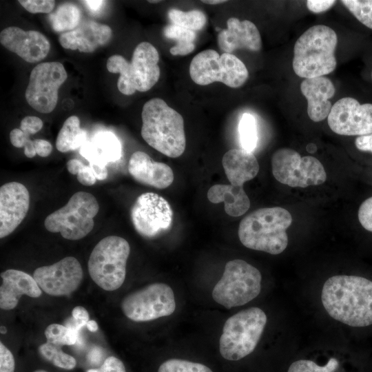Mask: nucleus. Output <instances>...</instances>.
Here are the masks:
<instances>
[{"instance_id": "1", "label": "nucleus", "mask_w": 372, "mask_h": 372, "mask_svg": "<svg viewBox=\"0 0 372 372\" xmlns=\"http://www.w3.org/2000/svg\"><path fill=\"white\" fill-rule=\"evenodd\" d=\"M322 304L333 319L353 327L372 324V280L354 275L329 278L321 291Z\"/></svg>"}, {"instance_id": "2", "label": "nucleus", "mask_w": 372, "mask_h": 372, "mask_svg": "<svg viewBox=\"0 0 372 372\" xmlns=\"http://www.w3.org/2000/svg\"><path fill=\"white\" fill-rule=\"evenodd\" d=\"M141 136L152 147L171 158L181 156L186 147L184 120L180 113L160 98L143 105Z\"/></svg>"}, {"instance_id": "3", "label": "nucleus", "mask_w": 372, "mask_h": 372, "mask_svg": "<svg viewBox=\"0 0 372 372\" xmlns=\"http://www.w3.org/2000/svg\"><path fill=\"white\" fill-rule=\"evenodd\" d=\"M291 223V214L282 207L258 209L240 221L238 237L249 249L277 255L287 247L286 230Z\"/></svg>"}, {"instance_id": "4", "label": "nucleus", "mask_w": 372, "mask_h": 372, "mask_svg": "<svg viewBox=\"0 0 372 372\" xmlns=\"http://www.w3.org/2000/svg\"><path fill=\"white\" fill-rule=\"evenodd\" d=\"M337 43L335 32L327 25H316L307 29L294 45L292 66L296 74L311 79L332 72L337 64Z\"/></svg>"}, {"instance_id": "5", "label": "nucleus", "mask_w": 372, "mask_h": 372, "mask_svg": "<svg viewBox=\"0 0 372 372\" xmlns=\"http://www.w3.org/2000/svg\"><path fill=\"white\" fill-rule=\"evenodd\" d=\"M159 54L150 43L138 44L133 52L131 62L123 56L114 54L107 61L106 67L112 73H118L117 87L120 92L132 95L136 91L147 92L158 81Z\"/></svg>"}, {"instance_id": "6", "label": "nucleus", "mask_w": 372, "mask_h": 372, "mask_svg": "<svg viewBox=\"0 0 372 372\" xmlns=\"http://www.w3.org/2000/svg\"><path fill=\"white\" fill-rule=\"evenodd\" d=\"M267 322L266 313L258 307L243 309L224 324L219 350L227 360H239L256 349Z\"/></svg>"}, {"instance_id": "7", "label": "nucleus", "mask_w": 372, "mask_h": 372, "mask_svg": "<svg viewBox=\"0 0 372 372\" xmlns=\"http://www.w3.org/2000/svg\"><path fill=\"white\" fill-rule=\"evenodd\" d=\"M130 253V245L123 238L117 236L105 237L90 254L87 264L90 277L104 290H116L125 279Z\"/></svg>"}, {"instance_id": "8", "label": "nucleus", "mask_w": 372, "mask_h": 372, "mask_svg": "<svg viewBox=\"0 0 372 372\" xmlns=\"http://www.w3.org/2000/svg\"><path fill=\"white\" fill-rule=\"evenodd\" d=\"M260 271L240 259L227 262L221 278L214 286L212 298L230 309L242 306L256 298L261 291Z\"/></svg>"}, {"instance_id": "9", "label": "nucleus", "mask_w": 372, "mask_h": 372, "mask_svg": "<svg viewBox=\"0 0 372 372\" xmlns=\"http://www.w3.org/2000/svg\"><path fill=\"white\" fill-rule=\"evenodd\" d=\"M99 210V205L94 195L79 191L71 196L65 206L48 215L44 225L48 231L59 232L65 239L80 240L92 230L94 218Z\"/></svg>"}, {"instance_id": "10", "label": "nucleus", "mask_w": 372, "mask_h": 372, "mask_svg": "<svg viewBox=\"0 0 372 372\" xmlns=\"http://www.w3.org/2000/svg\"><path fill=\"white\" fill-rule=\"evenodd\" d=\"M189 75L199 85L221 82L229 87L238 88L246 82L249 72L242 61L233 54L223 52L220 55L216 50L209 49L193 58Z\"/></svg>"}, {"instance_id": "11", "label": "nucleus", "mask_w": 372, "mask_h": 372, "mask_svg": "<svg viewBox=\"0 0 372 372\" xmlns=\"http://www.w3.org/2000/svg\"><path fill=\"white\" fill-rule=\"evenodd\" d=\"M272 173L280 183L292 187H307L325 182L327 174L315 157L305 156L289 148L276 151L271 158Z\"/></svg>"}, {"instance_id": "12", "label": "nucleus", "mask_w": 372, "mask_h": 372, "mask_svg": "<svg viewBox=\"0 0 372 372\" xmlns=\"http://www.w3.org/2000/svg\"><path fill=\"white\" fill-rule=\"evenodd\" d=\"M124 315L135 322H146L172 314L174 294L167 284L156 282L134 291L121 302Z\"/></svg>"}, {"instance_id": "13", "label": "nucleus", "mask_w": 372, "mask_h": 372, "mask_svg": "<svg viewBox=\"0 0 372 372\" xmlns=\"http://www.w3.org/2000/svg\"><path fill=\"white\" fill-rule=\"evenodd\" d=\"M67 77V72L59 62H44L37 65L30 73L25 90L26 101L39 112H52L57 104L59 89Z\"/></svg>"}, {"instance_id": "14", "label": "nucleus", "mask_w": 372, "mask_h": 372, "mask_svg": "<svg viewBox=\"0 0 372 372\" xmlns=\"http://www.w3.org/2000/svg\"><path fill=\"white\" fill-rule=\"evenodd\" d=\"M130 217L135 230L141 236L152 238L169 229L173 211L163 197L153 192H145L132 205Z\"/></svg>"}, {"instance_id": "15", "label": "nucleus", "mask_w": 372, "mask_h": 372, "mask_svg": "<svg viewBox=\"0 0 372 372\" xmlns=\"http://www.w3.org/2000/svg\"><path fill=\"white\" fill-rule=\"evenodd\" d=\"M328 124L333 132L340 135L372 134V103L361 105L353 98H342L332 106Z\"/></svg>"}, {"instance_id": "16", "label": "nucleus", "mask_w": 372, "mask_h": 372, "mask_svg": "<svg viewBox=\"0 0 372 372\" xmlns=\"http://www.w3.org/2000/svg\"><path fill=\"white\" fill-rule=\"evenodd\" d=\"M83 277L81 265L72 256L39 267L33 273V278L41 289L53 296L70 294L79 287Z\"/></svg>"}, {"instance_id": "17", "label": "nucleus", "mask_w": 372, "mask_h": 372, "mask_svg": "<svg viewBox=\"0 0 372 372\" xmlns=\"http://www.w3.org/2000/svg\"><path fill=\"white\" fill-rule=\"evenodd\" d=\"M30 207V194L18 182L7 183L0 187V238L11 233L21 223Z\"/></svg>"}, {"instance_id": "18", "label": "nucleus", "mask_w": 372, "mask_h": 372, "mask_svg": "<svg viewBox=\"0 0 372 372\" xmlns=\"http://www.w3.org/2000/svg\"><path fill=\"white\" fill-rule=\"evenodd\" d=\"M0 43L7 50L28 63H37L47 56L50 43L46 37L36 30H24L10 26L0 33Z\"/></svg>"}, {"instance_id": "19", "label": "nucleus", "mask_w": 372, "mask_h": 372, "mask_svg": "<svg viewBox=\"0 0 372 372\" xmlns=\"http://www.w3.org/2000/svg\"><path fill=\"white\" fill-rule=\"evenodd\" d=\"M112 36V29L107 25L85 20L73 30L61 34L59 41L65 49L90 53L107 43Z\"/></svg>"}, {"instance_id": "20", "label": "nucleus", "mask_w": 372, "mask_h": 372, "mask_svg": "<svg viewBox=\"0 0 372 372\" xmlns=\"http://www.w3.org/2000/svg\"><path fill=\"white\" fill-rule=\"evenodd\" d=\"M227 29L218 34V44L223 52L231 53L238 49L251 51L261 49L260 34L254 23L231 17L227 20Z\"/></svg>"}, {"instance_id": "21", "label": "nucleus", "mask_w": 372, "mask_h": 372, "mask_svg": "<svg viewBox=\"0 0 372 372\" xmlns=\"http://www.w3.org/2000/svg\"><path fill=\"white\" fill-rule=\"evenodd\" d=\"M128 172L137 182L157 189L168 187L174 180V172L165 163L156 162L144 152H134L129 161Z\"/></svg>"}, {"instance_id": "22", "label": "nucleus", "mask_w": 372, "mask_h": 372, "mask_svg": "<svg viewBox=\"0 0 372 372\" xmlns=\"http://www.w3.org/2000/svg\"><path fill=\"white\" fill-rule=\"evenodd\" d=\"M0 307L10 310L15 308L23 295L38 298L41 289L36 280L28 273L17 269H8L1 273Z\"/></svg>"}, {"instance_id": "23", "label": "nucleus", "mask_w": 372, "mask_h": 372, "mask_svg": "<svg viewBox=\"0 0 372 372\" xmlns=\"http://www.w3.org/2000/svg\"><path fill=\"white\" fill-rule=\"evenodd\" d=\"M302 94L307 100V113L315 121H322L328 117L331 107L329 101L335 92L331 81L324 76L305 79L300 84Z\"/></svg>"}, {"instance_id": "24", "label": "nucleus", "mask_w": 372, "mask_h": 372, "mask_svg": "<svg viewBox=\"0 0 372 372\" xmlns=\"http://www.w3.org/2000/svg\"><path fill=\"white\" fill-rule=\"evenodd\" d=\"M222 164L230 184L243 187L259 172V165L252 152L243 149H231L223 156Z\"/></svg>"}, {"instance_id": "25", "label": "nucleus", "mask_w": 372, "mask_h": 372, "mask_svg": "<svg viewBox=\"0 0 372 372\" xmlns=\"http://www.w3.org/2000/svg\"><path fill=\"white\" fill-rule=\"evenodd\" d=\"M207 196L212 203H224L225 212L233 217L243 215L250 207V200L243 187L214 185L209 189Z\"/></svg>"}, {"instance_id": "26", "label": "nucleus", "mask_w": 372, "mask_h": 372, "mask_svg": "<svg viewBox=\"0 0 372 372\" xmlns=\"http://www.w3.org/2000/svg\"><path fill=\"white\" fill-rule=\"evenodd\" d=\"M87 155L96 157L94 163L104 164L105 161L117 160L121 156V147L118 138L111 132L97 134L84 149Z\"/></svg>"}, {"instance_id": "27", "label": "nucleus", "mask_w": 372, "mask_h": 372, "mask_svg": "<svg viewBox=\"0 0 372 372\" xmlns=\"http://www.w3.org/2000/svg\"><path fill=\"white\" fill-rule=\"evenodd\" d=\"M85 132L81 128L76 116L68 117L63 123L56 141V147L61 152L77 149L85 139Z\"/></svg>"}, {"instance_id": "28", "label": "nucleus", "mask_w": 372, "mask_h": 372, "mask_svg": "<svg viewBox=\"0 0 372 372\" xmlns=\"http://www.w3.org/2000/svg\"><path fill=\"white\" fill-rule=\"evenodd\" d=\"M81 19V10L72 3L59 5L56 10L49 15L52 28L57 32L73 30L80 24Z\"/></svg>"}, {"instance_id": "29", "label": "nucleus", "mask_w": 372, "mask_h": 372, "mask_svg": "<svg viewBox=\"0 0 372 372\" xmlns=\"http://www.w3.org/2000/svg\"><path fill=\"white\" fill-rule=\"evenodd\" d=\"M163 34L166 38L174 39L176 41V44L169 50L172 55L185 56L190 54L195 49L194 41L196 34L194 31L169 24L164 28Z\"/></svg>"}, {"instance_id": "30", "label": "nucleus", "mask_w": 372, "mask_h": 372, "mask_svg": "<svg viewBox=\"0 0 372 372\" xmlns=\"http://www.w3.org/2000/svg\"><path fill=\"white\" fill-rule=\"evenodd\" d=\"M167 16L172 24L194 32L202 30L207 23L205 14L199 10L183 12L172 8L169 10Z\"/></svg>"}, {"instance_id": "31", "label": "nucleus", "mask_w": 372, "mask_h": 372, "mask_svg": "<svg viewBox=\"0 0 372 372\" xmlns=\"http://www.w3.org/2000/svg\"><path fill=\"white\" fill-rule=\"evenodd\" d=\"M39 351L44 359L57 367L71 370L76 365L73 356L64 353L61 347L50 342H47L40 345Z\"/></svg>"}, {"instance_id": "32", "label": "nucleus", "mask_w": 372, "mask_h": 372, "mask_svg": "<svg viewBox=\"0 0 372 372\" xmlns=\"http://www.w3.org/2000/svg\"><path fill=\"white\" fill-rule=\"evenodd\" d=\"M240 141L242 149L252 152L258 143V132L254 116L249 113H244L238 125Z\"/></svg>"}, {"instance_id": "33", "label": "nucleus", "mask_w": 372, "mask_h": 372, "mask_svg": "<svg viewBox=\"0 0 372 372\" xmlns=\"http://www.w3.org/2000/svg\"><path fill=\"white\" fill-rule=\"evenodd\" d=\"M47 342L61 347L73 345L78 338V331L59 324H51L45 330Z\"/></svg>"}, {"instance_id": "34", "label": "nucleus", "mask_w": 372, "mask_h": 372, "mask_svg": "<svg viewBox=\"0 0 372 372\" xmlns=\"http://www.w3.org/2000/svg\"><path fill=\"white\" fill-rule=\"evenodd\" d=\"M341 2L360 22L372 30V0H342Z\"/></svg>"}, {"instance_id": "35", "label": "nucleus", "mask_w": 372, "mask_h": 372, "mask_svg": "<svg viewBox=\"0 0 372 372\" xmlns=\"http://www.w3.org/2000/svg\"><path fill=\"white\" fill-rule=\"evenodd\" d=\"M158 372H212L207 366L180 359H169L161 364Z\"/></svg>"}, {"instance_id": "36", "label": "nucleus", "mask_w": 372, "mask_h": 372, "mask_svg": "<svg viewBox=\"0 0 372 372\" xmlns=\"http://www.w3.org/2000/svg\"><path fill=\"white\" fill-rule=\"evenodd\" d=\"M339 366L337 359L332 358L323 366L309 360H298L291 364L287 372H334Z\"/></svg>"}, {"instance_id": "37", "label": "nucleus", "mask_w": 372, "mask_h": 372, "mask_svg": "<svg viewBox=\"0 0 372 372\" xmlns=\"http://www.w3.org/2000/svg\"><path fill=\"white\" fill-rule=\"evenodd\" d=\"M19 3L32 14L50 13L55 6L53 0H19Z\"/></svg>"}, {"instance_id": "38", "label": "nucleus", "mask_w": 372, "mask_h": 372, "mask_svg": "<svg viewBox=\"0 0 372 372\" xmlns=\"http://www.w3.org/2000/svg\"><path fill=\"white\" fill-rule=\"evenodd\" d=\"M358 219L365 230L372 232V196L365 199L360 205Z\"/></svg>"}, {"instance_id": "39", "label": "nucleus", "mask_w": 372, "mask_h": 372, "mask_svg": "<svg viewBox=\"0 0 372 372\" xmlns=\"http://www.w3.org/2000/svg\"><path fill=\"white\" fill-rule=\"evenodd\" d=\"M14 359L10 351L0 342V372H14Z\"/></svg>"}, {"instance_id": "40", "label": "nucleus", "mask_w": 372, "mask_h": 372, "mask_svg": "<svg viewBox=\"0 0 372 372\" xmlns=\"http://www.w3.org/2000/svg\"><path fill=\"white\" fill-rule=\"evenodd\" d=\"M42 120L33 116H28L23 118L20 123V129L25 134L30 135L39 132L43 127Z\"/></svg>"}, {"instance_id": "41", "label": "nucleus", "mask_w": 372, "mask_h": 372, "mask_svg": "<svg viewBox=\"0 0 372 372\" xmlns=\"http://www.w3.org/2000/svg\"><path fill=\"white\" fill-rule=\"evenodd\" d=\"M10 141L15 147H25L32 141L30 139V135L25 134L21 129H13L10 133Z\"/></svg>"}, {"instance_id": "42", "label": "nucleus", "mask_w": 372, "mask_h": 372, "mask_svg": "<svg viewBox=\"0 0 372 372\" xmlns=\"http://www.w3.org/2000/svg\"><path fill=\"white\" fill-rule=\"evenodd\" d=\"M101 372H126L122 361L114 356L107 358L100 369Z\"/></svg>"}, {"instance_id": "43", "label": "nucleus", "mask_w": 372, "mask_h": 372, "mask_svg": "<svg viewBox=\"0 0 372 372\" xmlns=\"http://www.w3.org/2000/svg\"><path fill=\"white\" fill-rule=\"evenodd\" d=\"M72 318L74 324L72 328L79 331L82 327L87 324L89 321V313L87 311L81 306H77L72 309Z\"/></svg>"}, {"instance_id": "44", "label": "nucleus", "mask_w": 372, "mask_h": 372, "mask_svg": "<svg viewBox=\"0 0 372 372\" xmlns=\"http://www.w3.org/2000/svg\"><path fill=\"white\" fill-rule=\"evenodd\" d=\"M335 3L334 0H308L307 6L313 13H320L329 10Z\"/></svg>"}, {"instance_id": "45", "label": "nucleus", "mask_w": 372, "mask_h": 372, "mask_svg": "<svg viewBox=\"0 0 372 372\" xmlns=\"http://www.w3.org/2000/svg\"><path fill=\"white\" fill-rule=\"evenodd\" d=\"M76 177L78 181L85 186L93 185L97 180L90 165H85L76 175Z\"/></svg>"}, {"instance_id": "46", "label": "nucleus", "mask_w": 372, "mask_h": 372, "mask_svg": "<svg viewBox=\"0 0 372 372\" xmlns=\"http://www.w3.org/2000/svg\"><path fill=\"white\" fill-rule=\"evenodd\" d=\"M35 152L41 157L48 156L52 151V144L44 139H36L33 141Z\"/></svg>"}, {"instance_id": "47", "label": "nucleus", "mask_w": 372, "mask_h": 372, "mask_svg": "<svg viewBox=\"0 0 372 372\" xmlns=\"http://www.w3.org/2000/svg\"><path fill=\"white\" fill-rule=\"evenodd\" d=\"M355 145L360 151L372 154V134L358 136Z\"/></svg>"}, {"instance_id": "48", "label": "nucleus", "mask_w": 372, "mask_h": 372, "mask_svg": "<svg viewBox=\"0 0 372 372\" xmlns=\"http://www.w3.org/2000/svg\"><path fill=\"white\" fill-rule=\"evenodd\" d=\"M90 166L97 180H103L107 177L108 173L105 165L99 163L90 162Z\"/></svg>"}, {"instance_id": "49", "label": "nucleus", "mask_w": 372, "mask_h": 372, "mask_svg": "<svg viewBox=\"0 0 372 372\" xmlns=\"http://www.w3.org/2000/svg\"><path fill=\"white\" fill-rule=\"evenodd\" d=\"M84 167L85 165L76 158L70 159L67 163L68 171L73 175H77Z\"/></svg>"}, {"instance_id": "50", "label": "nucleus", "mask_w": 372, "mask_h": 372, "mask_svg": "<svg viewBox=\"0 0 372 372\" xmlns=\"http://www.w3.org/2000/svg\"><path fill=\"white\" fill-rule=\"evenodd\" d=\"M81 2H83L85 6L87 7V8L88 10H90V11L93 12H97L98 11H99L101 8H102V6H103L105 1H93V0H91V1H82Z\"/></svg>"}, {"instance_id": "51", "label": "nucleus", "mask_w": 372, "mask_h": 372, "mask_svg": "<svg viewBox=\"0 0 372 372\" xmlns=\"http://www.w3.org/2000/svg\"><path fill=\"white\" fill-rule=\"evenodd\" d=\"M101 357V352L98 349H94L90 351L89 354V358L90 361L97 362L99 361Z\"/></svg>"}, {"instance_id": "52", "label": "nucleus", "mask_w": 372, "mask_h": 372, "mask_svg": "<svg viewBox=\"0 0 372 372\" xmlns=\"http://www.w3.org/2000/svg\"><path fill=\"white\" fill-rule=\"evenodd\" d=\"M87 328L92 332H95L98 330V324L94 320H89L86 324Z\"/></svg>"}, {"instance_id": "53", "label": "nucleus", "mask_w": 372, "mask_h": 372, "mask_svg": "<svg viewBox=\"0 0 372 372\" xmlns=\"http://www.w3.org/2000/svg\"><path fill=\"white\" fill-rule=\"evenodd\" d=\"M203 3H207V4H211V5H216V4H219V3H225L226 2V1H224V0H207V1H202Z\"/></svg>"}, {"instance_id": "54", "label": "nucleus", "mask_w": 372, "mask_h": 372, "mask_svg": "<svg viewBox=\"0 0 372 372\" xmlns=\"http://www.w3.org/2000/svg\"><path fill=\"white\" fill-rule=\"evenodd\" d=\"M1 333H6L7 332V329L4 326H1L0 329Z\"/></svg>"}, {"instance_id": "55", "label": "nucleus", "mask_w": 372, "mask_h": 372, "mask_svg": "<svg viewBox=\"0 0 372 372\" xmlns=\"http://www.w3.org/2000/svg\"><path fill=\"white\" fill-rule=\"evenodd\" d=\"M87 372H101V371H100V370H97V369H92L87 370Z\"/></svg>"}, {"instance_id": "56", "label": "nucleus", "mask_w": 372, "mask_h": 372, "mask_svg": "<svg viewBox=\"0 0 372 372\" xmlns=\"http://www.w3.org/2000/svg\"><path fill=\"white\" fill-rule=\"evenodd\" d=\"M161 1H148V2L149 3H158L160 2Z\"/></svg>"}, {"instance_id": "57", "label": "nucleus", "mask_w": 372, "mask_h": 372, "mask_svg": "<svg viewBox=\"0 0 372 372\" xmlns=\"http://www.w3.org/2000/svg\"><path fill=\"white\" fill-rule=\"evenodd\" d=\"M34 372H47L46 371H44V370H37Z\"/></svg>"}, {"instance_id": "58", "label": "nucleus", "mask_w": 372, "mask_h": 372, "mask_svg": "<svg viewBox=\"0 0 372 372\" xmlns=\"http://www.w3.org/2000/svg\"><path fill=\"white\" fill-rule=\"evenodd\" d=\"M371 78H372V72H371Z\"/></svg>"}]
</instances>
